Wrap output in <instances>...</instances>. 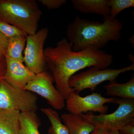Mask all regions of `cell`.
Listing matches in <instances>:
<instances>
[{"label":"cell","mask_w":134,"mask_h":134,"mask_svg":"<svg viewBox=\"0 0 134 134\" xmlns=\"http://www.w3.org/2000/svg\"><path fill=\"white\" fill-rule=\"evenodd\" d=\"M129 58L130 60H131V62H132V64H134V59L133 55H131V54H130V55H129Z\"/></svg>","instance_id":"cell-26"},{"label":"cell","mask_w":134,"mask_h":134,"mask_svg":"<svg viewBox=\"0 0 134 134\" xmlns=\"http://www.w3.org/2000/svg\"><path fill=\"white\" fill-rule=\"evenodd\" d=\"M72 46L64 38L57 42L55 47H48L44 50L45 61L52 72L55 88L65 100L73 91L69 85L72 75L88 67L105 69L113 62V55L102 50L90 47L75 52Z\"/></svg>","instance_id":"cell-1"},{"label":"cell","mask_w":134,"mask_h":134,"mask_svg":"<svg viewBox=\"0 0 134 134\" xmlns=\"http://www.w3.org/2000/svg\"><path fill=\"white\" fill-rule=\"evenodd\" d=\"M5 58L7 67L3 80L16 89L25 90L27 84L34 78L36 74L21 61L6 56Z\"/></svg>","instance_id":"cell-10"},{"label":"cell","mask_w":134,"mask_h":134,"mask_svg":"<svg viewBox=\"0 0 134 134\" xmlns=\"http://www.w3.org/2000/svg\"><path fill=\"white\" fill-rule=\"evenodd\" d=\"M7 63L4 54L0 53V82L3 80L6 72Z\"/></svg>","instance_id":"cell-21"},{"label":"cell","mask_w":134,"mask_h":134,"mask_svg":"<svg viewBox=\"0 0 134 134\" xmlns=\"http://www.w3.org/2000/svg\"><path fill=\"white\" fill-rule=\"evenodd\" d=\"M114 98H107L103 97L100 93L94 92L85 97H81L72 91L65 100V107L69 113L75 115H81L88 112L106 114L108 107L105 104L111 103Z\"/></svg>","instance_id":"cell-8"},{"label":"cell","mask_w":134,"mask_h":134,"mask_svg":"<svg viewBox=\"0 0 134 134\" xmlns=\"http://www.w3.org/2000/svg\"><path fill=\"white\" fill-rule=\"evenodd\" d=\"M112 104L119 105L115 111L98 115L91 112L81 115L96 127L119 130L123 126L134 121V99L114 98Z\"/></svg>","instance_id":"cell-4"},{"label":"cell","mask_w":134,"mask_h":134,"mask_svg":"<svg viewBox=\"0 0 134 134\" xmlns=\"http://www.w3.org/2000/svg\"><path fill=\"white\" fill-rule=\"evenodd\" d=\"M8 40L0 32V53L4 54L5 53Z\"/></svg>","instance_id":"cell-23"},{"label":"cell","mask_w":134,"mask_h":134,"mask_svg":"<svg viewBox=\"0 0 134 134\" xmlns=\"http://www.w3.org/2000/svg\"><path fill=\"white\" fill-rule=\"evenodd\" d=\"M105 134H121L119 131L115 130H107Z\"/></svg>","instance_id":"cell-25"},{"label":"cell","mask_w":134,"mask_h":134,"mask_svg":"<svg viewBox=\"0 0 134 134\" xmlns=\"http://www.w3.org/2000/svg\"><path fill=\"white\" fill-rule=\"evenodd\" d=\"M119 131L121 134H134V121L123 126Z\"/></svg>","instance_id":"cell-22"},{"label":"cell","mask_w":134,"mask_h":134,"mask_svg":"<svg viewBox=\"0 0 134 134\" xmlns=\"http://www.w3.org/2000/svg\"><path fill=\"white\" fill-rule=\"evenodd\" d=\"M71 2L76 10L84 14H92L110 16L109 0H72Z\"/></svg>","instance_id":"cell-12"},{"label":"cell","mask_w":134,"mask_h":134,"mask_svg":"<svg viewBox=\"0 0 134 134\" xmlns=\"http://www.w3.org/2000/svg\"><path fill=\"white\" fill-rule=\"evenodd\" d=\"M21 113L16 110H0V134H21Z\"/></svg>","instance_id":"cell-13"},{"label":"cell","mask_w":134,"mask_h":134,"mask_svg":"<svg viewBox=\"0 0 134 134\" xmlns=\"http://www.w3.org/2000/svg\"><path fill=\"white\" fill-rule=\"evenodd\" d=\"M38 1L49 9L59 8L66 2V0H38Z\"/></svg>","instance_id":"cell-20"},{"label":"cell","mask_w":134,"mask_h":134,"mask_svg":"<svg viewBox=\"0 0 134 134\" xmlns=\"http://www.w3.org/2000/svg\"><path fill=\"white\" fill-rule=\"evenodd\" d=\"M42 112L47 117L51 124L48 130V134H69L66 126L62 122L59 114L51 108H41Z\"/></svg>","instance_id":"cell-17"},{"label":"cell","mask_w":134,"mask_h":134,"mask_svg":"<svg viewBox=\"0 0 134 134\" xmlns=\"http://www.w3.org/2000/svg\"><path fill=\"white\" fill-rule=\"evenodd\" d=\"M38 98L25 90L16 89L2 80L0 82V110H16L21 113L37 110Z\"/></svg>","instance_id":"cell-6"},{"label":"cell","mask_w":134,"mask_h":134,"mask_svg":"<svg viewBox=\"0 0 134 134\" xmlns=\"http://www.w3.org/2000/svg\"><path fill=\"white\" fill-rule=\"evenodd\" d=\"M26 36H20L13 37L9 39L5 56L24 62L23 53L25 48Z\"/></svg>","instance_id":"cell-16"},{"label":"cell","mask_w":134,"mask_h":134,"mask_svg":"<svg viewBox=\"0 0 134 134\" xmlns=\"http://www.w3.org/2000/svg\"><path fill=\"white\" fill-rule=\"evenodd\" d=\"M42 12L35 0H0V21L28 35L37 32Z\"/></svg>","instance_id":"cell-3"},{"label":"cell","mask_w":134,"mask_h":134,"mask_svg":"<svg viewBox=\"0 0 134 134\" xmlns=\"http://www.w3.org/2000/svg\"><path fill=\"white\" fill-rule=\"evenodd\" d=\"M40 124L39 118L35 112L21 113V134H40L38 130Z\"/></svg>","instance_id":"cell-15"},{"label":"cell","mask_w":134,"mask_h":134,"mask_svg":"<svg viewBox=\"0 0 134 134\" xmlns=\"http://www.w3.org/2000/svg\"><path fill=\"white\" fill-rule=\"evenodd\" d=\"M54 82L52 76L44 71L36 75L25 90L44 98L54 110H62L65 107V100L54 86Z\"/></svg>","instance_id":"cell-9"},{"label":"cell","mask_w":134,"mask_h":134,"mask_svg":"<svg viewBox=\"0 0 134 134\" xmlns=\"http://www.w3.org/2000/svg\"><path fill=\"white\" fill-rule=\"evenodd\" d=\"M134 70L133 64L119 69L107 68L100 69L92 67L86 71L72 75L70 78L69 85L73 91L77 94L85 89L93 91L103 82L114 81L121 74Z\"/></svg>","instance_id":"cell-5"},{"label":"cell","mask_w":134,"mask_h":134,"mask_svg":"<svg viewBox=\"0 0 134 134\" xmlns=\"http://www.w3.org/2000/svg\"><path fill=\"white\" fill-rule=\"evenodd\" d=\"M48 34V29L44 27L35 34L26 36L24 62L36 75L44 71L47 65L44 58V46Z\"/></svg>","instance_id":"cell-7"},{"label":"cell","mask_w":134,"mask_h":134,"mask_svg":"<svg viewBox=\"0 0 134 134\" xmlns=\"http://www.w3.org/2000/svg\"><path fill=\"white\" fill-rule=\"evenodd\" d=\"M0 32L8 39L16 36H26L16 26L1 21H0Z\"/></svg>","instance_id":"cell-19"},{"label":"cell","mask_w":134,"mask_h":134,"mask_svg":"<svg viewBox=\"0 0 134 134\" xmlns=\"http://www.w3.org/2000/svg\"><path fill=\"white\" fill-rule=\"evenodd\" d=\"M110 9V17L115 19L123 10L134 6V0H109Z\"/></svg>","instance_id":"cell-18"},{"label":"cell","mask_w":134,"mask_h":134,"mask_svg":"<svg viewBox=\"0 0 134 134\" xmlns=\"http://www.w3.org/2000/svg\"><path fill=\"white\" fill-rule=\"evenodd\" d=\"M107 130L100 127H96L95 130L91 134H105Z\"/></svg>","instance_id":"cell-24"},{"label":"cell","mask_w":134,"mask_h":134,"mask_svg":"<svg viewBox=\"0 0 134 134\" xmlns=\"http://www.w3.org/2000/svg\"><path fill=\"white\" fill-rule=\"evenodd\" d=\"M123 27L119 20L110 16L104 18L102 22L76 16L67 26L66 38L75 52L90 47L102 50L110 41H119Z\"/></svg>","instance_id":"cell-2"},{"label":"cell","mask_w":134,"mask_h":134,"mask_svg":"<svg viewBox=\"0 0 134 134\" xmlns=\"http://www.w3.org/2000/svg\"><path fill=\"white\" fill-rule=\"evenodd\" d=\"M104 87L108 96L119 98L134 99V77L125 83H118L115 81L110 82L109 84Z\"/></svg>","instance_id":"cell-14"},{"label":"cell","mask_w":134,"mask_h":134,"mask_svg":"<svg viewBox=\"0 0 134 134\" xmlns=\"http://www.w3.org/2000/svg\"><path fill=\"white\" fill-rule=\"evenodd\" d=\"M61 119L69 134H91L96 128L81 114L64 113L61 115Z\"/></svg>","instance_id":"cell-11"}]
</instances>
